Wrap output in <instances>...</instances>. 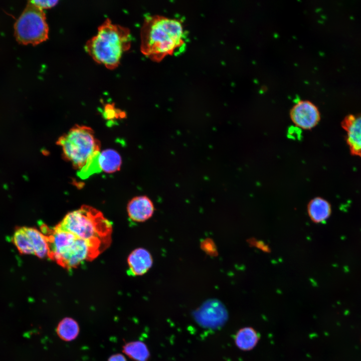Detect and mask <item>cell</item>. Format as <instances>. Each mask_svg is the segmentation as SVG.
I'll return each instance as SVG.
<instances>
[{
  "label": "cell",
  "mask_w": 361,
  "mask_h": 361,
  "mask_svg": "<svg viewBox=\"0 0 361 361\" xmlns=\"http://www.w3.org/2000/svg\"><path fill=\"white\" fill-rule=\"evenodd\" d=\"M185 31L177 19L160 15L145 17L140 30V50L159 62L176 52L185 44Z\"/></svg>",
  "instance_id": "6da1fadb"
},
{
  "label": "cell",
  "mask_w": 361,
  "mask_h": 361,
  "mask_svg": "<svg viewBox=\"0 0 361 361\" xmlns=\"http://www.w3.org/2000/svg\"><path fill=\"white\" fill-rule=\"evenodd\" d=\"M57 144L61 146L64 159L79 170L81 176L94 172L100 143L92 128L76 124L61 136Z\"/></svg>",
  "instance_id": "7a4b0ae2"
},
{
  "label": "cell",
  "mask_w": 361,
  "mask_h": 361,
  "mask_svg": "<svg viewBox=\"0 0 361 361\" xmlns=\"http://www.w3.org/2000/svg\"><path fill=\"white\" fill-rule=\"evenodd\" d=\"M129 30L113 24L107 19L99 27L96 35L85 45V50L97 63L113 69L120 63L123 54L130 47Z\"/></svg>",
  "instance_id": "3957f363"
},
{
  "label": "cell",
  "mask_w": 361,
  "mask_h": 361,
  "mask_svg": "<svg viewBox=\"0 0 361 361\" xmlns=\"http://www.w3.org/2000/svg\"><path fill=\"white\" fill-rule=\"evenodd\" d=\"M56 226L88 241L101 253L111 241V222L91 206L83 205L68 213Z\"/></svg>",
  "instance_id": "277c9868"
},
{
  "label": "cell",
  "mask_w": 361,
  "mask_h": 361,
  "mask_svg": "<svg viewBox=\"0 0 361 361\" xmlns=\"http://www.w3.org/2000/svg\"><path fill=\"white\" fill-rule=\"evenodd\" d=\"M42 230L48 241V257L63 268H76L100 254L90 243L56 226L50 229L44 225Z\"/></svg>",
  "instance_id": "5b68a950"
},
{
  "label": "cell",
  "mask_w": 361,
  "mask_h": 361,
  "mask_svg": "<svg viewBox=\"0 0 361 361\" xmlns=\"http://www.w3.org/2000/svg\"><path fill=\"white\" fill-rule=\"evenodd\" d=\"M14 29L16 40L21 44L37 45L48 38L49 27L44 11L29 1Z\"/></svg>",
  "instance_id": "8992f818"
},
{
  "label": "cell",
  "mask_w": 361,
  "mask_h": 361,
  "mask_svg": "<svg viewBox=\"0 0 361 361\" xmlns=\"http://www.w3.org/2000/svg\"><path fill=\"white\" fill-rule=\"evenodd\" d=\"M290 119L298 128L309 130L317 126L320 120V113L317 106L309 100L298 101L291 108Z\"/></svg>",
  "instance_id": "52a82bcc"
},
{
  "label": "cell",
  "mask_w": 361,
  "mask_h": 361,
  "mask_svg": "<svg viewBox=\"0 0 361 361\" xmlns=\"http://www.w3.org/2000/svg\"><path fill=\"white\" fill-rule=\"evenodd\" d=\"M340 125L350 154L361 157V112L346 115Z\"/></svg>",
  "instance_id": "ba28073f"
},
{
  "label": "cell",
  "mask_w": 361,
  "mask_h": 361,
  "mask_svg": "<svg viewBox=\"0 0 361 361\" xmlns=\"http://www.w3.org/2000/svg\"><path fill=\"white\" fill-rule=\"evenodd\" d=\"M154 207L151 200L147 196L133 198L128 203L127 212L129 218L136 222H143L153 214Z\"/></svg>",
  "instance_id": "9c48e42d"
},
{
  "label": "cell",
  "mask_w": 361,
  "mask_h": 361,
  "mask_svg": "<svg viewBox=\"0 0 361 361\" xmlns=\"http://www.w3.org/2000/svg\"><path fill=\"white\" fill-rule=\"evenodd\" d=\"M152 264V257L147 250L143 248L135 249L127 258V273L133 276L142 275L151 268Z\"/></svg>",
  "instance_id": "30bf717a"
},
{
  "label": "cell",
  "mask_w": 361,
  "mask_h": 361,
  "mask_svg": "<svg viewBox=\"0 0 361 361\" xmlns=\"http://www.w3.org/2000/svg\"><path fill=\"white\" fill-rule=\"evenodd\" d=\"M307 212L310 219L314 223H320L326 221L331 213V206L325 199L316 197L311 199L307 205Z\"/></svg>",
  "instance_id": "8fae6325"
},
{
  "label": "cell",
  "mask_w": 361,
  "mask_h": 361,
  "mask_svg": "<svg viewBox=\"0 0 361 361\" xmlns=\"http://www.w3.org/2000/svg\"><path fill=\"white\" fill-rule=\"evenodd\" d=\"M120 154L115 150L107 149L100 152L97 157L99 171L112 173L119 170L121 165Z\"/></svg>",
  "instance_id": "7c38bea8"
},
{
  "label": "cell",
  "mask_w": 361,
  "mask_h": 361,
  "mask_svg": "<svg viewBox=\"0 0 361 361\" xmlns=\"http://www.w3.org/2000/svg\"><path fill=\"white\" fill-rule=\"evenodd\" d=\"M12 241L21 254L35 255L33 239L30 227H22L16 229L13 235Z\"/></svg>",
  "instance_id": "4fadbf2b"
},
{
  "label": "cell",
  "mask_w": 361,
  "mask_h": 361,
  "mask_svg": "<svg viewBox=\"0 0 361 361\" xmlns=\"http://www.w3.org/2000/svg\"><path fill=\"white\" fill-rule=\"evenodd\" d=\"M123 351L134 361H148L150 356L146 345L140 341L127 343L123 347Z\"/></svg>",
  "instance_id": "5bb4252c"
},
{
  "label": "cell",
  "mask_w": 361,
  "mask_h": 361,
  "mask_svg": "<svg viewBox=\"0 0 361 361\" xmlns=\"http://www.w3.org/2000/svg\"><path fill=\"white\" fill-rule=\"evenodd\" d=\"M56 332L61 339L71 341L75 339L79 334V325L74 319L65 317L58 324Z\"/></svg>",
  "instance_id": "9a60e30c"
},
{
  "label": "cell",
  "mask_w": 361,
  "mask_h": 361,
  "mask_svg": "<svg viewBox=\"0 0 361 361\" xmlns=\"http://www.w3.org/2000/svg\"><path fill=\"white\" fill-rule=\"evenodd\" d=\"M257 340L256 332L254 329L249 327L240 329L235 337L237 346L243 350L252 348L256 345Z\"/></svg>",
  "instance_id": "2e32d148"
},
{
  "label": "cell",
  "mask_w": 361,
  "mask_h": 361,
  "mask_svg": "<svg viewBox=\"0 0 361 361\" xmlns=\"http://www.w3.org/2000/svg\"><path fill=\"white\" fill-rule=\"evenodd\" d=\"M118 110L115 109L112 105L108 104L106 106L105 108V115L104 116L108 119H111L113 118H118V117L121 118L124 117V112H121L120 111H118Z\"/></svg>",
  "instance_id": "e0dca14e"
},
{
  "label": "cell",
  "mask_w": 361,
  "mask_h": 361,
  "mask_svg": "<svg viewBox=\"0 0 361 361\" xmlns=\"http://www.w3.org/2000/svg\"><path fill=\"white\" fill-rule=\"evenodd\" d=\"M31 3L37 7L42 9H49L54 7L57 5L58 1H30Z\"/></svg>",
  "instance_id": "ac0fdd59"
},
{
  "label": "cell",
  "mask_w": 361,
  "mask_h": 361,
  "mask_svg": "<svg viewBox=\"0 0 361 361\" xmlns=\"http://www.w3.org/2000/svg\"><path fill=\"white\" fill-rule=\"evenodd\" d=\"M108 361H127V360L124 355L117 353L111 355Z\"/></svg>",
  "instance_id": "d6986e66"
}]
</instances>
